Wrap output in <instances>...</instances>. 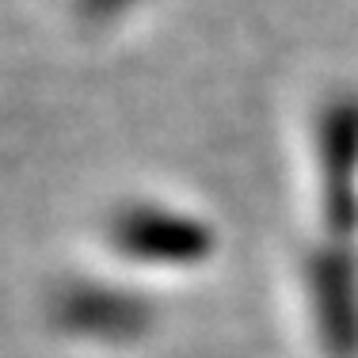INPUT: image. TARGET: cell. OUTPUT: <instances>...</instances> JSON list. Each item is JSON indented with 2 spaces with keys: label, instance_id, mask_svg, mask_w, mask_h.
<instances>
[{
  "label": "cell",
  "instance_id": "obj_1",
  "mask_svg": "<svg viewBox=\"0 0 358 358\" xmlns=\"http://www.w3.org/2000/svg\"><path fill=\"white\" fill-rule=\"evenodd\" d=\"M73 4L88 23H115V20H122L126 12H134L141 0H73Z\"/></svg>",
  "mask_w": 358,
  "mask_h": 358
}]
</instances>
